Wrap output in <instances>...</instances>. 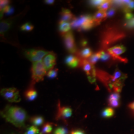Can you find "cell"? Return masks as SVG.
<instances>
[{
    "instance_id": "obj_1",
    "label": "cell",
    "mask_w": 134,
    "mask_h": 134,
    "mask_svg": "<svg viewBox=\"0 0 134 134\" xmlns=\"http://www.w3.org/2000/svg\"><path fill=\"white\" fill-rule=\"evenodd\" d=\"M1 115L7 121L18 128L24 127L27 119L26 111L17 106H7L1 112Z\"/></svg>"
},
{
    "instance_id": "obj_2",
    "label": "cell",
    "mask_w": 134,
    "mask_h": 134,
    "mask_svg": "<svg viewBox=\"0 0 134 134\" xmlns=\"http://www.w3.org/2000/svg\"><path fill=\"white\" fill-rule=\"evenodd\" d=\"M126 36L124 32L115 26H110L106 28L101 34L100 44L103 49L108 48L111 44L124 38Z\"/></svg>"
},
{
    "instance_id": "obj_3",
    "label": "cell",
    "mask_w": 134,
    "mask_h": 134,
    "mask_svg": "<svg viewBox=\"0 0 134 134\" xmlns=\"http://www.w3.org/2000/svg\"><path fill=\"white\" fill-rule=\"evenodd\" d=\"M71 26L79 31H82L90 30L96 25L91 15L83 14L74 19L71 23Z\"/></svg>"
},
{
    "instance_id": "obj_4",
    "label": "cell",
    "mask_w": 134,
    "mask_h": 134,
    "mask_svg": "<svg viewBox=\"0 0 134 134\" xmlns=\"http://www.w3.org/2000/svg\"><path fill=\"white\" fill-rule=\"evenodd\" d=\"M47 70L42 61L33 63L31 68L32 79L34 83L43 81Z\"/></svg>"
},
{
    "instance_id": "obj_5",
    "label": "cell",
    "mask_w": 134,
    "mask_h": 134,
    "mask_svg": "<svg viewBox=\"0 0 134 134\" xmlns=\"http://www.w3.org/2000/svg\"><path fill=\"white\" fill-rule=\"evenodd\" d=\"M50 52L45 51L42 50L36 49H29L24 51L25 57L29 61L32 62H36L41 61L44 56H46Z\"/></svg>"
},
{
    "instance_id": "obj_6",
    "label": "cell",
    "mask_w": 134,
    "mask_h": 134,
    "mask_svg": "<svg viewBox=\"0 0 134 134\" xmlns=\"http://www.w3.org/2000/svg\"><path fill=\"white\" fill-rule=\"evenodd\" d=\"M1 94L10 102H19L20 100L19 91L14 87L3 88L1 91Z\"/></svg>"
},
{
    "instance_id": "obj_7",
    "label": "cell",
    "mask_w": 134,
    "mask_h": 134,
    "mask_svg": "<svg viewBox=\"0 0 134 134\" xmlns=\"http://www.w3.org/2000/svg\"><path fill=\"white\" fill-rule=\"evenodd\" d=\"M126 51V48L123 45L114 46L107 49V52L112 57L114 61H118L125 63L128 62V60L126 58L120 57V55L124 53Z\"/></svg>"
},
{
    "instance_id": "obj_8",
    "label": "cell",
    "mask_w": 134,
    "mask_h": 134,
    "mask_svg": "<svg viewBox=\"0 0 134 134\" xmlns=\"http://www.w3.org/2000/svg\"><path fill=\"white\" fill-rule=\"evenodd\" d=\"M83 70L86 72V75L90 82L92 83L95 82L96 77V70L93 65L91 64L88 60L82 59L80 61Z\"/></svg>"
},
{
    "instance_id": "obj_9",
    "label": "cell",
    "mask_w": 134,
    "mask_h": 134,
    "mask_svg": "<svg viewBox=\"0 0 134 134\" xmlns=\"http://www.w3.org/2000/svg\"><path fill=\"white\" fill-rule=\"evenodd\" d=\"M64 43L66 49L70 53L75 54L77 52V48L75 42L74 37L72 31L63 34Z\"/></svg>"
},
{
    "instance_id": "obj_10",
    "label": "cell",
    "mask_w": 134,
    "mask_h": 134,
    "mask_svg": "<svg viewBox=\"0 0 134 134\" xmlns=\"http://www.w3.org/2000/svg\"><path fill=\"white\" fill-rule=\"evenodd\" d=\"M44 65L47 71L52 70L56 63V56L53 52H50L44 58L43 61Z\"/></svg>"
},
{
    "instance_id": "obj_11",
    "label": "cell",
    "mask_w": 134,
    "mask_h": 134,
    "mask_svg": "<svg viewBox=\"0 0 134 134\" xmlns=\"http://www.w3.org/2000/svg\"><path fill=\"white\" fill-rule=\"evenodd\" d=\"M58 111L57 119H66L71 116L72 114V110L71 108L68 107H61L60 103L58 105Z\"/></svg>"
},
{
    "instance_id": "obj_12",
    "label": "cell",
    "mask_w": 134,
    "mask_h": 134,
    "mask_svg": "<svg viewBox=\"0 0 134 134\" xmlns=\"http://www.w3.org/2000/svg\"><path fill=\"white\" fill-rule=\"evenodd\" d=\"M93 18L96 26H97L100 24L101 22L105 20L107 18L106 12L102 10H98L93 15Z\"/></svg>"
},
{
    "instance_id": "obj_13",
    "label": "cell",
    "mask_w": 134,
    "mask_h": 134,
    "mask_svg": "<svg viewBox=\"0 0 134 134\" xmlns=\"http://www.w3.org/2000/svg\"><path fill=\"white\" fill-rule=\"evenodd\" d=\"M65 62L68 66L71 68H75L79 66V64L80 63V60L76 56L70 55L66 58Z\"/></svg>"
},
{
    "instance_id": "obj_14",
    "label": "cell",
    "mask_w": 134,
    "mask_h": 134,
    "mask_svg": "<svg viewBox=\"0 0 134 134\" xmlns=\"http://www.w3.org/2000/svg\"><path fill=\"white\" fill-rule=\"evenodd\" d=\"M61 21L69 22L70 21H72L76 18L72 14L71 12L67 9H62L61 11Z\"/></svg>"
},
{
    "instance_id": "obj_15",
    "label": "cell",
    "mask_w": 134,
    "mask_h": 134,
    "mask_svg": "<svg viewBox=\"0 0 134 134\" xmlns=\"http://www.w3.org/2000/svg\"><path fill=\"white\" fill-rule=\"evenodd\" d=\"M12 23L13 20L12 19H5L1 22L0 34L1 35L4 36L5 33L9 30Z\"/></svg>"
},
{
    "instance_id": "obj_16",
    "label": "cell",
    "mask_w": 134,
    "mask_h": 134,
    "mask_svg": "<svg viewBox=\"0 0 134 134\" xmlns=\"http://www.w3.org/2000/svg\"><path fill=\"white\" fill-rule=\"evenodd\" d=\"M71 27V23H70L69 22L63 21H60L59 22V29L62 35L69 32Z\"/></svg>"
},
{
    "instance_id": "obj_17",
    "label": "cell",
    "mask_w": 134,
    "mask_h": 134,
    "mask_svg": "<svg viewBox=\"0 0 134 134\" xmlns=\"http://www.w3.org/2000/svg\"><path fill=\"white\" fill-rule=\"evenodd\" d=\"M25 96L29 100L33 101L36 98L37 93L33 88H30L25 92Z\"/></svg>"
},
{
    "instance_id": "obj_18",
    "label": "cell",
    "mask_w": 134,
    "mask_h": 134,
    "mask_svg": "<svg viewBox=\"0 0 134 134\" xmlns=\"http://www.w3.org/2000/svg\"><path fill=\"white\" fill-rule=\"evenodd\" d=\"M114 115V110L111 107L104 109L102 112V116L104 118H110Z\"/></svg>"
},
{
    "instance_id": "obj_19",
    "label": "cell",
    "mask_w": 134,
    "mask_h": 134,
    "mask_svg": "<svg viewBox=\"0 0 134 134\" xmlns=\"http://www.w3.org/2000/svg\"><path fill=\"white\" fill-rule=\"evenodd\" d=\"M80 55L81 57L83 59H86L88 58L91 57L92 55V51L91 48H84L81 50Z\"/></svg>"
},
{
    "instance_id": "obj_20",
    "label": "cell",
    "mask_w": 134,
    "mask_h": 134,
    "mask_svg": "<svg viewBox=\"0 0 134 134\" xmlns=\"http://www.w3.org/2000/svg\"><path fill=\"white\" fill-rule=\"evenodd\" d=\"M134 10V1H130L129 3L123 7V10L125 13H131Z\"/></svg>"
},
{
    "instance_id": "obj_21",
    "label": "cell",
    "mask_w": 134,
    "mask_h": 134,
    "mask_svg": "<svg viewBox=\"0 0 134 134\" xmlns=\"http://www.w3.org/2000/svg\"><path fill=\"white\" fill-rule=\"evenodd\" d=\"M100 60L102 62H105L110 61L111 59L113 60L112 57L108 52H106L104 50H101L100 51Z\"/></svg>"
},
{
    "instance_id": "obj_22",
    "label": "cell",
    "mask_w": 134,
    "mask_h": 134,
    "mask_svg": "<svg viewBox=\"0 0 134 134\" xmlns=\"http://www.w3.org/2000/svg\"><path fill=\"white\" fill-rule=\"evenodd\" d=\"M111 1H104L103 3L98 8L99 10H102L104 11H107L109 10L112 5Z\"/></svg>"
},
{
    "instance_id": "obj_23",
    "label": "cell",
    "mask_w": 134,
    "mask_h": 134,
    "mask_svg": "<svg viewBox=\"0 0 134 134\" xmlns=\"http://www.w3.org/2000/svg\"><path fill=\"white\" fill-rule=\"evenodd\" d=\"M44 118L41 116H35L31 118V121L34 126H39L42 124L44 122Z\"/></svg>"
},
{
    "instance_id": "obj_24",
    "label": "cell",
    "mask_w": 134,
    "mask_h": 134,
    "mask_svg": "<svg viewBox=\"0 0 134 134\" xmlns=\"http://www.w3.org/2000/svg\"><path fill=\"white\" fill-rule=\"evenodd\" d=\"M100 51L95 54H93L90 58L88 61L91 63V64L94 65L99 59H100Z\"/></svg>"
},
{
    "instance_id": "obj_25",
    "label": "cell",
    "mask_w": 134,
    "mask_h": 134,
    "mask_svg": "<svg viewBox=\"0 0 134 134\" xmlns=\"http://www.w3.org/2000/svg\"><path fill=\"white\" fill-rule=\"evenodd\" d=\"M34 29V26L33 25L31 24L30 23H27L23 25L20 29L23 31H30L33 30Z\"/></svg>"
},
{
    "instance_id": "obj_26",
    "label": "cell",
    "mask_w": 134,
    "mask_h": 134,
    "mask_svg": "<svg viewBox=\"0 0 134 134\" xmlns=\"http://www.w3.org/2000/svg\"><path fill=\"white\" fill-rule=\"evenodd\" d=\"M52 131V125L49 123H47L44 126L42 133L43 134H49V133H50Z\"/></svg>"
},
{
    "instance_id": "obj_27",
    "label": "cell",
    "mask_w": 134,
    "mask_h": 134,
    "mask_svg": "<svg viewBox=\"0 0 134 134\" xmlns=\"http://www.w3.org/2000/svg\"><path fill=\"white\" fill-rule=\"evenodd\" d=\"M39 130L35 126L29 127L25 134H38Z\"/></svg>"
},
{
    "instance_id": "obj_28",
    "label": "cell",
    "mask_w": 134,
    "mask_h": 134,
    "mask_svg": "<svg viewBox=\"0 0 134 134\" xmlns=\"http://www.w3.org/2000/svg\"><path fill=\"white\" fill-rule=\"evenodd\" d=\"M1 18H2V15L4 13L8 14H12L13 12V9L10 5H7L3 9V10H1Z\"/></svg>"
},
{
    "instance_id": "obj_29",
    "label": "cell",
    "mask_w": 134,
    "mask_h": 134,
    "mask_svg": "<svg viewBox=\"0 0 134 134\" xmlns=\"http://www.w3.org/2000/svg\"><path fill=\"white\" fill-rule=\"evenodd\" d=\"M58 71L57 69H52L48 72L47 76L49 78H55L57 77Z\"/></svg>"
},
{
    "instance_id": "obj_30",
    "label": "cell",
    "mask_w": 134,
    "mask_h": 134,
    "mask_svg": "<svg viewBox=\"0 0 134 134\" xmlns=\"http://www.w3.org/2000/svg\"><path fill=\"white\" fill-rule=\"evenodd\" d=\"M120 99V95L119 93H116V92H114L109 96V98H108V101L112 100H119Z\"/></svg>"
},
{
    "instance_id": "obj_31",
    "label": "cell",
    "mask_w": 134,
    "mask_h": 134,
    "mask_svg": "<svg viewBox=\"0 0 134 134\" xmlns=\"http://www.w3.org/2000/svg\"><path fill=\"white\" fill-rule=\"evenodd\" d=\"M104 1L102 0H94V1H91L90 2V4L92 7H97L98 8L100 5Z\"/></svg>"
},
{
    "instance_id": "obj_32",
    "label": "cell",
    "mask_w": 134,
    "mask_h": 134,
    "mask_svg": "<svg viewBox=\"0 0 134 134\" xmlns=\"http://www.w3.org/2000/svg\"><path fill=\"white\" fill-rule=\"evenodd\" d=\"M124 25L128 29H134V17L130 20H126Z\"/></svg>"
},
{
    "instance_id": "obj_33",
    "label": "cell",
    "mask_w": 134,
    "mask_h": 134,
    "mask_svg": "<svg viewBox=\"0 0 134 134\" xmlns=\"http://www.w3.org/2000/svg\"><path fill=\"white\" fill-rule=\"evenodd\" d=\"M67 130L63 127H59L55 130L54 134H67Z\"/></svg>"
},
{
    "instance_id": "obj_34",
    "label": "cell",
    "mask_w": 134,
    "mask_h": 134,
    "mask_svg": "<svg viewBox=\"0 0 134 134\" xmlns=\"http://www.w3.org/2000/svg\"><path fill=\"white\" fill-rule=\"evenodd\" d=\"M116 12V9L113 7H111L109 10L106 12L107 18H110L113 16Z\"/></svg>"
},
{
    "instance_id": "obj_35",
    "label": "cell",
    "mask_w": 134,
    "mask_h": 134,
    "mask_svg": "<svg viewBox=\"0 0 134 134\" xmlns=\"http://www.w3.org/2000/svg\"><path fill=\"white\" fill-rule=\"evenodd\" d=\"M109 103V105L114 108H116L120 106V101L119 100H115L110 101H108Z\"/></svg>"
},
{
    "instance_id": "obj_36",
    "label": "cell",
    "mask_w": 134,
    "mask_h": 134,
    "mask_svg": "<svg viewBox=\"0 0 134 134\" xmlns=\"http://www.w3.org/2000/svg\"><path fill=\"white\" fill-rule=\"evenodd\" d=\"M9 1H5V0H3V1H1V10H3V9L5 7L6 5H7L9 3Z\"/></svg>"
},
{
    "instance_id": "obj_37",
    "label": "cell",
    "mask_w": 134,
    "mask_h": 134,
    "mask_svg": "<svg viewBox=\"0 0 134 134\" xmlns=\"http://www.w3.org/2000/svg\"><path fill=\"white\" fill-rule=\"evenodd\" d=\"M134 17V14H132L131 13H128L125 14V19L126 20H129Z\"/></svg>"
},
{
    "instance_id": "obj_38",
    "label": "cell",
    "mask_w": 134,
    "mask_h": 134,
    "mask_svg": "<svg viewBox=\"0 0 134 134\" xmlns=\"http://www.w3.org/2000/svg\"><path fill=\"white\" fill-rule=\"evenodd\" d=\"M87 44V41L85 39H83L81 40V46L85 47V46H86Z\"/></svg>"
},
{
    "instance_id": "obj_39",
    "label": "cell",
    "mask_w": 134,
    "mask_h": 134,
    "mask_svg": "<svg viewBox=\"0 0 134 134\" xmlns=\"http://www.w3.org/2000/svg\"><path fill=\"white\" fill-rule=\"evenodd\" d=\"M71 134H85V133L81 130H77L72 132Z\"/></svg>"
},
{
    "instance_id": "obj_40",
    "label": "cell",
    "mask_w": 134,
    "mask_h": 134,
    "mask_svg": "<svg viewBox=\"0 0 134 134\" xmlns=\"http://www.w3.org/2000/svg\"><path fill=\"white\" fill-rule=\"evenodd\" d=\"M45 2L46 4H49V5H52V4H54V1H53V0H47V1H45Z\"/></svg>"
},
{
    "instance_id": "obj_41",
    "label": "cell",
    "mask_w": 134,
    "mask_h": 134,
    "mask_svg": "<svg viewBox=\"0 0 134 134\" xmlns=\"http://www.w3.org/2000/svg\"><path fill=\"white\" fill-rule=\"evenodd\" d=\"M128 106H129V107L130 109H131L132 110H134V101L132 102V103H130Z\"/></svg>"
}]
</instances>
